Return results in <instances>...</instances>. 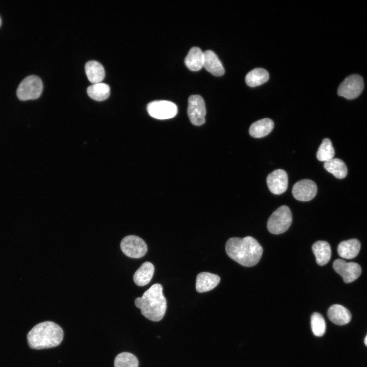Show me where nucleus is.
I'll list each match as a JSON object with an SVG mask.
<instances>
[{
  "label": "nucleus",
  "instance_id": "1",
  "mask_svg": "<svg viewBox=\"0 0 367 367\" xmlns=\"http://www.w3.org/2000/svg\"><path fill=\"white\" fill-rule=\"evenodd\" d=\"M225 250L231 259L243 266L252 267L258 263L263 248L253 238H231L226 243Z\"/></svg>",
  "mask_w": 367,
  "mask_h": 367
},
{
  "label": "nucleus",
  "instance_id": "2",
  "mask_svg": "<svg viewBox=\"0 0 367 367\" xmlns=\"http://www.w3.org/2000/svg\"><path fill=\"white\" fill-rule=\"evenodd\" d=\"M64 332L61 327L51 321L38 323L29 332L28 343L33 349L42 350L59 346L63 340Z\"/></svg>",
  "mask_w": 367,
  "mask_h": 367
},
{
  "label": "nucleus",
  "instance_id": "3",
  "mask_svg": "<svg viewBox=\"0 0 367 367\" xmlns=\"http://www.w3.org/2000/svg\"><path fill=\"white\" fill-rule=\"evenodd\" d=\"M135 303L141 309V314L147 319L158 322L162 319L167 309V301L159 283L153 284L141 297L137 298Z\"/></svg>",
  "mask_w": 367,
  "mask_h": 367
},
{
  "label": "nucleus",
  "instance_id": "4",
  "mask_svg": "<svg viewBox=\"0 0 367 367\" xmlns=\"http://www.w3.org/2000/svg\"><path fill=\"white\" fill-rule=\"evenodd\" d=\"M292 222V215L289 207L282 205L271 215L267 222L268 230L272 233L278 234L286 231Z\"/></svg>",
  "mask_w": 367,
  "mask_h": 367
},
{
  "label": "nucleus",
  "instance_id": "5",
  "mask_svg": "<svg viewBox=\"0 0 367 367\" xmlns=\"http://www.w3.org/2000/svg\"><path fill=\"white\" fill-rule=\"evenodd\" d=\"M43 84L41 79L37 75H31L25 77L19 84L16 94L21 100L35 99L41 95Z\"/></svg>",
  "mask_w": 367,
  "mask_h": 367
},
{
  "label": "nucleus",
  "instance_id": "6",
  "mask_svg": "<svg viewBox=\"0 0 367 367\" xmlns=\"http://www.w3.org/2000/svg\"><path fill=\"white\" fill-rule=\"evenodd\" d=\"M364 83L362 77L357 74L346 77L339 85L337 94L347 99L357 98L362 92Z\"/></svg>",
  "mask_w": 367,
  "mask_h": 367
},
{
  "label": "nucleus",
  "instance_id": "7",
  "mask_svg": "<svg viewBox=\"0 0 367 367\" xmlns=\"http://www.w3.org/2000/svg\"><path fill=\"white\" fill-rule=\"evenodd\" d=\"M122 251L128 257L139 258L147 253V246L141 238L130 235L124 237L120 243Z\"/></svg>",
  "mask_w": 367,
  "mask_h": 367
},
{
  "label": "nucleus",
  "instance_id": "8",
  "mask_svg": "<svg viewBox=\"0 0 367 367\" xmlns=\"http://www.w3.org/2000/svg\"><path fill=\"white\" fill-rule=\"evenodd\" d=\"M147 110L150 116L158 119H167L176 116L177 108L172 102L155 100L149 102Z\"/></svg>",
  "mask_w": 367,
  "mask_h": 367
},
{
  "label": "nucleus",
  "instance_id": "9",
  "mask_svg": "<svg viewBox=\"0 0 367 367\" xmlns=\"http://www.w3.org/2000/svg\"><path fill=\"white\" fill-rule=\"evenodd\" d=\"M188 114L191 122L199 126L205 122L206 109L202 97L199 95H193L188 99Z\"/></svg>",
  "mask_w": 367,
  "mask_h": 367
},
{
  "label": "nucleus",
  "instance_id": "10",
  "mask_svg": "<svg viewBox=\"0 0 367 367\" xmlns=\"http://www.w3.org/2000/svg\"><path fill=\"white\" fill-rule=\"evenodd\" d=\"M334 270L340 275L346 283H351L356 280L360 275L361 268L359 264L354 262H346L337 259L333 263Z\"/></svg>",
  "mask_w": 367,
  "mask_h": 367
},
{
  "label": "nucleus",
  "instance_id": "11",
  "mask_svg": "<svg viewBox=\"0 0 367 367\" xmlns=\"http://www.w3.org/2000/svg\"><path fill=\"white\" fill-rule=\"evenodd\" d=\"M317 193V186L310 179H302L294 184L292 194L294 198L301 201H308L312 199Z\"/></svg>",
  "mask_w": 367,
  "mask_h": 367
},
{
  "label": "nucleus",
  "instance_id": "12",
  "mask_svg": "<svg viewBox=\"0 0 367 367\" xmlns=\"http://www.w3.org/2000/svg\"><path fill=\"white\" fill-rule=\"evenodd\" d=\"M267 184L273 194L280 195L283 193L288 186V176L286 171L281 169L272 171L267 177Z\"/></svg>",
  "mask_w": 367,
  "mask_h": 367
},
{
  "label": "nucleus",
  "instance_id": "13",
  "mask_svg": "<svg viewBox=\"0 0 367 367\" xmlns=\"http://www.w3.org/2000/svg\"><path fill=\"white\" fill-rule=\"evenodd\" d=\"M220 277L209 272H201L197 275L196 290L199 293L209 291L219 283Z\"/></svg>",
  "mask_w": 367,
  "mask_h": 367
},
{
  "label": "nucleus",
  "instance_id": "14",
  "mask_svg": "<svg viewBox=\"0 0 367 367\" xmlns=\"http://www.w3.org/2000/svg\"><path fill=\"white\" fill-rule=\"evenodd\" d=\"M329 319L337 325H344L348 324L351 320V314L345 307L334 304L331 306L327 311Z\"/></svg>",
  "mask_w": 367,
  "mask_h": 367
},
{
  "label": "nucleus",
  "instance_id": "15",
  "mask_svg": "<svg viewBox=\"0 0 367 367\" xmlns=\"http://www.w3.org/2000/svg\"><path fill=\"white\" fill-rule=\"evenodd\" d=\"M203 67L212 74L222 76L224 73V68L217 56L212 50H207L204 52Z\"/></svg>",
  "mask_w": 367,
  "mask_h": 367
},
{
  "label": "nucleus",
  "instance_id": "16",
  "mask_svg": "<svg viewBox=\"0 0 367 367\" xmlns=\"http://www.w3.org/2000/svg\"><path fill=\"white\" fill-rule=\"evenodd\" d=\"M361 245L356 239H352L340 242L337 247L339 255L346 259L355 257L359 253Z\"/></svg>",
  "mask_w": 367,
  "mask_h": 367
},
{
  "label": "nucleus",
  "instance_id": "17",
  "mask_svg": "<svg viewBox=\"0 0 367 367\" xmlns=\"http://www.w3.org/2000/svg\"><path fill=\"white\" fill-rule=\"evenodd\" d=\"M317 263L320 266L327 264L331 258V250L329 244L325 241H318L312 246Z\"/></svg>",
  "mask_w": 367,
  "mask_h": 367
},
{
  "label": "nucleus",
  "instance_id": "18",
  "mask_svg": "<svg viewBox=\"0 0 367 367\" xmlns=\"http://www.w3.org/2000/svg\"><path fill=\"white\" fill-rule=\"evenodd\" d=\"M274 128V122L269 118H263L253 123L249 128L251 136L255 138L264 137L269 134Z\"/></svg>",
  "mask_w": 367,
  "mask_h": 367
},
{
  "label": "nucleus",
  "instance_id": "19",
  "mask_svg": "<svg viewBox=\"0 0 367 367\" xmlns=\"http://www.w3.org/2000/svg\"><path fill=\"white\" fill-rule=\"evenodd\" d=\"M204 58V53L201 49L194 47L189 50L185 58V63L190 70L197 71L203 67Z\"/></svg>",
  "mask_w": 367,
  "mask_h": 367
},
{
  "label": "nucleus",
  "instance_id": "20",
  "mask_svg": "<svg viewBox=\"0 0 367 367\" xmlns=\"http://www.w3.org/2000/svg\"><path fill=\"white\" fill-rule=\"evenodd\" d=\"M154 272V267L149 261L144 263L134 275V281L139 286H144L149 283Z\"/></svg>",
  "mask_w": 367,
  "mask_h": 367
},
{
  "label": "nucleus",
  "instance_id": "21",
  "mask_svg": "<svg viewBox=\"0 0 367 367\" xmlns=\"http://www.w3.org/2000/svg\"><path fill=\"white\" fill-rule=\"evenodd\" d=\"M85 72L89 81L93 84L101 83L105 76L103 67L96 61H90L86 63Z\"/></svg>",
  "mask_w": 367,
  "mask_h": 367
},
{
  "label": "nucleus",
  "instance_id": "22",
  "mask_svg": "<svg viewBox=\"0 0 367 367\" xmlns=\"http://www.w3.org/2000/svg\"><path fill=\"white\" fill-rule=\"evenodd\" d=\"M324 167L326 170L332 174L338 179L344 178L347 175V166L345 163L339 159L333 158L324 162Z\"/></svg>",
  "mask_w": 367,
  "mask_h": 367
},
{
  "label": "nucleus",
  "instance_id": "23",
  "mask_svg": "<svg viewBox=\"0 0 367 367\" xmlns=\"http://www.w3.org/2000/svg\"><path fill=\"white\" fill-rule=\"evenodd\" d=\"M269 78L268 72L263 68H255L249 72L245 77L247 85L254 87L263 84Z\"/></svg>",
  "mask_w": 367,
  "mask_h": 367
},
{
  "label": "nucleus",
  "instance_id": "24",
  "mask_svg": "<svg viewBox=\"0 0 367 367\" xmlns=\"http://www.w3.org/2000/svg\"><path fill=\"white\" fill-rule=\"evenodd\" d=\"M87 92L90 98L100 101L108 98L110 94V88L108 85L101 82L89 86Z\"/></svg>",
  "mask_w": 367,
  "mask_h": 367
},
{
  "label": "nucleus",
  "instance_id": "25",
  "mask_svg": "<svg viewBox=\"0 0 367 367\" xmlns=\"http://www.w3.org/2000/svg\"><path fill=\"white\" fill-rule=\"evenodd\" d=\"M335 151L331 141L328 138L323 140L317 153L318 160L322 162H327L334 158Z\"/></svg>",
  "mask_w": 367,
  "mask_h": 367
},
{
  "label": "nucleus",
  "instance_id": "26",
  "mask_svg": "<svg viewBox=\"0 0 367 367\" xmlns=\"http://www.w3.org/2000/svg\"><path fill=\"white\" fill-rule=\"evenodd\" d=\"M114 365V367H138L139 361L134 354L124 352L115 357Z\"/></svg>",
  "mask_w": 367,
  "mask_h": 367
},
{
  "label": "nucleus",
  "instance_id": "27",
  "mask_svg": "<svg viewBox=\"0 0 367 367\" xmlns=\"http://www.w3.org/2000/svg\"><path fill=\"white\" fill-rule=\"evenodd\" d=\"M311 327L316 336H323L326 331V323L323 317L318 312H314L311 316Z\"/></svg>",
  "mask_w": 367,
  "mask_h": 367
},
{
  "label": "nucleus",
  "instance_id": "28",
  "mask_svg": "<svg viewBox=\"0 0 367 367\" xmlns=\"http://www.w3.org/2000/svg\"><path fill=\"white\" fill-rule=\"evenodd\" d=\"M364 342V344H365V346L367 347V334H366V336L365 337Z\"/></svg>",
  "mask_w": 367,
  "mask_h": 367
},
{
  "label": "nucleus",
  "instance_id": "29",
  "mask_svg": "<svg viewBox=\"0 0 367 367\" xmlns=\"http://www.w3.org/2000/svg\"><path fill=\"white\" fill-rule=\"evenodd\" d=\"M1 23H2V20H1V17H0V26H1Z\"/></svg>",
  "mask_w": 367,
  "mask_h": 367
}]
</instances>
